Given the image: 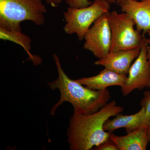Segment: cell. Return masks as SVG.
I'll return each mask as SVG.
<instances>
[{
	"instance_id": "1",
	"label": "cell",
	"mask_w": 150,
	"mask_h": 150,
	"mask_svg": "<svg viewBox=\"0 0 150 150\" xmlns=\"http://www.w3.org/2000/svg\"><path fill=\"white\" fill-rule=\"evenodd\" d=\"M123 109L113 100L91 114L74 112L67 131L70 149H91L109 139L111 133L103 129L105 122L110 117L123 112Z\"/></svg>"
},
{
	"instance_id": "2",
	"label": "cell",
	"mask_w": 150,
	"mask_h": 150,
	"mask_svg": "<svg viewBox=\"0 0 150 150\" xmlns=\"http://www.w3.org/2000/svg\"><path fill=\"white\" fill-rule=\"evenodd\" d=\"M53 58L58 76L55 80L47 83L51 89H59L61 96L59 101L52 107L51 115H55L57 108L65 102L70 103L73 105L74 112L86 114L96 112L108 103L111 98L108 90H94L84 87L67 76L57 54H53Z\"/></svg>"
},
{
	"instance_id": "3",
	"label": "cell",
	"mask_w": 150,
	"mask_h": 150,
	"mask_svg": "<svg viewBox=\"0 0 150 150\" xmlns=\"http://www.w3.org/2000/svg\"><path fill=\"white\" fill-rule=\"evenodd\" d=\"M46 12L42 0H0V28L22 31L21 23L26 21L43 25Z\"/></svg>"
},
{
	"instance_id": "4",
	"label": "cell",
	"mask_w": 150,
	"mask_h": 150,
	"mask_svg": "<svg viewBox=\"0 0 150 150\" xmlns=\"http://www.w3.org/2000/svg\"><path fill=\"white\" fill-rule=\"evenodd\" d=\"M110 4L108 0H94L86 7L67 8L64 13L65 32L69 35L76 34L79 40H83L91 25L103 15L109 12Z\"/></svg>"
},
{
	"instance_id": "5",
	"label": "cell",
	"mask_w": 150,
	"mask_h": 150,
	"mask_svg": "<svg viewBox=\"0 0 150 150\" xmlns=\"http://www.w3.org/2000/svg\"><path fill=\"white\" fill-rule=\"evenodd\" d=\"M108 20L111 33L110 51L141 48L144 36L134 29L136 23L127 13L113 11L109 13Z\"/></svg>"
},
{
	"instance_id": "6",
	"label": "cell",
	"mask_w": 150,
	"mask_h": 150,
	"mask_svg": "<svg viewBox=\"0 0 150 150\" xmlns=\"http://www.w3.org/2000/svg\"><path fill=\"white\" fill-rule=\"evenodd\" d=\"M109 12L97 19L85 35L83 48L98 59L104 58L110 52L111 33L109 23Z\"/></svg>"
},
{
	"instance_id": "7",
	"label": "cell",
	"mask_w": 150,
	"mask_h": 150,
	"mask_svg": "<svg viewBox=\"0 0 150 150\" xmlns=\"http://www.w3.org/2000/svg\"><path fill=\"white\" fill-rule=\"evenodd\" d=\"M128 74L126 82L121 87L123 96H126L135 90L150 88V59L148 58V46L145 37L139 55L131 65Z\"/></svg>"
},
{
	"instance_id": "8",
	"label": "cell",
	"mask_w": 150,
	"mask_h": 150,
	"mask_svg": "<svg viewBox=\"0 0 150 150\" xmlns=\"http://www.w3.org/2000/svg\"><path fill=\"white\" fill-rule=\"evenodd\" d=\"M141 48L128 50L110 51L104 58L99 59L94 64L121 74H128L132 62L139 55Z\"/></svg>"
},
{
	"instance_id": "9",
	"label": "cell",
	"mask_w": 150,
	"mask_h": 150,
	"mask_svg": "<svg viewBox=\"0 0 150 150\" xmlns=\"http://www.w3.org/2000/svg\"><path fill=\"white\" fill-rule=\"evenodd\" d=\"M119 6L122 12L134 20L136 29L143 35L150 31V0H126Z\"/></svg>"
},
{
	"instance_id": "10",
	"label": "cell",
	"mask_w": 150,
	"mask_h": 150,
	"mask_svg": "<svg viewBox=\"0 0 150 150\" xmlns=\"http://www.w3.org/2000/svg\"><path fill=\"white\" fill-rule=\"evenodd\" d=\"M121 113L115 115L112 119H108L103 125L104 131L112 133L121 128H125L127 134L139 129L143 125H149L144 108L142 107L137 113L131 115H123Z\"/></svg>"
},
{
	"instance_id": "11",
	"label": "cell",
	"mask_w": 150,
	"mask_h": 150,
	"mask_svg": "<svg viewBox=\"0 0 150 150\" xmlns=\"http://www.w3.org/2000/svg\"><path fill=\"white\" fill-rule=\"evenodd\" d=\"M127 75L118 74L105 68L98 74L90 77L81 78L75 80L82 85L94 90H103L111 86L124 84Z\"/></svg>"
},
{
	"instance_id": "12",
	"label": "cell",
	"mask_w": 150,
	"mask_h": 150,
	"mask_svg": "<svg viewBox=\"0 0 150 150\" xmlns=\"http://www.w3.org/2000/svg\"><path fill=\"white\" fill-rule=\"evenodd\" d=\"M148 126L143 125L139 129L122 137L111 133L110 139L117 145L119 150H146L150 142L147 134Z\"/></svg>"
},
{
	"instance_id": "13",
	"label": "cell",
	"mask_w": 150,
	"mask_h": 150,
	"mask_svg": "<svg viewBox=\"0 0 150 150\" xmlns=\"http://www.w3.org/2000/svg\"><path fill=\"white\" fill-rule=\"evenodd\" d=\"M0 38L3 40H9L20 45L28 54L30 60L32 61L33 64L37 65L41 64L42 60L40 58L30 53V38L23 33L22 31L13 29L7 30L0 28Z\"/></svg>"
},
{
	"instance_id": "14",
	"label": "cell",
	"mask_w": 150,
	"mask_h": 150,
	"mask_svg": "<svg viewBox=\"0 0 150 150\" xmlns=\"http://www.w3.org/2000/svg\"><path fill=\"white\" fill-rule=\"evenodd\" d=\"M110 4L116 3V0H108ZM66 4L71 7L81 8L91 5L93 2L90 0H65Z\"/></svg>"
},
{
	"instance_id": "15",
	"label": "cell",
	"mask_w": 150,
	"mask_h": 150,
	"mask_svg": "<svg viewBox=\"0 0 150 150\" xmlns=\"http://www.w3.org/2000/svg\"><path fill=\"white\" fill-rule=\"evenodd\" d=\"M141 106L144 108L147 121L150 123V91L144 92V97L140 102Z\"/></svg>"
},
{
	"instance_id": "16",
	"label": "cell",
	"mask_w": 150,
	"mask_h": 150,
	"mask_svg": "<svg viewBox=\"0 0 150 150\" xmlns=\"http://www.w3.org/2000/svg\"><path fill=\"white\" fill-rule=\"evenodd\" d=\"M96 150H119L117 145L110 138L94 147Z\"/></svg>"
},
{
	"instance_id": "17",
	"label": "cell",
	"mask_w": 150,
	"mask_h": 150,
	"mask_svg": "<svg viewBox=\"0 0 150 150\" xmlns=\"http://www.w3.org/2000/svg\"><path fill=\"white\" fill-rule=\"evenodd\" d=\"M48 4L50 5L53 7L58 6L62 4L63 0H45Z\"/></svg>"
},
{
	"instance_id": "18",
	"label": "cell",
	"mask_w": 150,
	"mask_h": 150,
	"mask_svg": "<svg viewBox=\"0 0 150 150\" xmlns=\"http://www.w3.org/2000/svg\"><path fill=\"white\" fill-rule=\"evenodd\" d=\"M147 33L149 38H146L145 37V40L147 44L148 58L150 59V31H149Z\"/></svg>"
},
{
	"instance_id": "19",
	"label": "cell",
	"mask_w": 150,
	"mask_h": 150,
	"mask_svg": "<svg viewBox=\"0 0 150 150\" xmlns=\"http://www.w3.org/2000/svg\"><path fill=\"white\" fill-rule=\"evenodd\" d=\"M147 134L148 138L150 142V123L148 126L147 129Z\"/></svg>"
},
{
	"instance_id": "20",
	"label": "cell",
	"mask_w": 150,
	"mask_h": 150,
	"mask_svg": "<svg viewBox=\"0 0 150 150\" xmlns=\"http://www.w3.org/2000/svg\"><path fill=\"white\" fill-rule=\"evenodd\" d=\"M125 1H126V0H116V4H118V5H119L120 4L124 2Z\"/></svg>"
}]
</instances>
